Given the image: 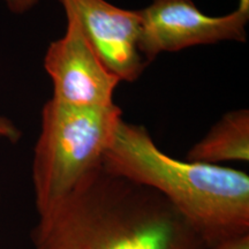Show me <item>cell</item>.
<instances>
[{
  "mask_svg": "<svg viewBox=\"0 0 249 249\" xmlns=\"http://www.w3.org/2000/svg\"><path fill=\"white\" fill-rule=\"evenodd\" d=\"M38 216L35 249H208L160 193L103 166Z\"/></svg>",
  "mask_w": 249,
  "mask_h": 249,
  "instance_id": "cell-1",
  "label": "cell"
},
{
  "mask_svg": "<svg viewBox=\"0 0 249 249\" xmlns=\"http://www.w3.org/2000/svg\"><path fill=\"white\" fill-rule=\"evenodd\" d=\"M102 166L160 193L208 249L249 233L248 174L224 165L176 160L156 145L144 126L121 119Z\"/></svg>",
  "mask_w": 249,
  "mask_h": 249,
  "instance_id": "cell-2",
  "label": "cell"
},
{
  "mask_svg": "<svg viewBox=\"0 0 249 249\" xmlns=\"http://www.w3.org/2000/svg\"><path fill=\"white\" fill-rule=\"evenodd\" d=\"M123 111L118 105L82 107L51 98L42 110L33 160L37 213L61 201L81 180L102 166Z\"/></svg>",
  "mask_w": 249,
  "mask_h": 249,
  "instance_id": "cell-3",
  "label": "cell"
},
{
  "mask_svg": "<svg viewBox=\"0 0 249 249\" xmlns=\"http://www.w3.org/2000/svg\"><path fill=\"white\" fill-rule=\"evenodd\" d=\"M141 33L139 49L147 64L163 52H177L196 45L223 40L244 43L249 15L234 11L210 17L192 0H154L140 11Z\"/></svg>",
  "mask_w": 249,
  "mask_h": 249,
  "instance_id": "cell-4",
  "label": "cell"
},
{
  "mask_svg": "<svg viewBox=\"0 0 249 249\" xmlns=\"http://www.w3.org/2000/svg\"><path fill=\"white\" fill-rule=\"evenodd\" d=\"M65 35L50 43L44 68L53 86L54 101L82 107L116 104L114 91L121 81L105 66L77 21L66 14Z\"/></svg>",
  "mask_w": 249,
  "mask_h": 249,
  "instance_id": "cell-5",
  "label": "cell"
},
{
  "mask_svg": "<svg viewBox=\"0 0 249 249\" xmlns=\"http://www.w3.org/2000/svg\"><path fill=\"white\" fill-rule=\"evenodd\" d=\"M73 17L99 59L120 81L134 82L147 62L139 49L140 11H128L105 0H60Z\"/></svg>",
  "mask_w": 249,
  "mask_h": 249,
  "instance_id": "cell-6",
  "label": "cell"
},
{
  "mask_svg": "<svg viewBox=\"0 0 249 249\" xmlns=\"http://www.w3.org/2000/svg\"><path fill=\"white\" fill-rule=\"evenodd\" d=\"M186 160L222 165L249 160V112L231 111L214 124L200 142L193 145Z\"/></svg>",
  "mask_w": 249,
  "mask_h": 249,
  "instance_id": "cell-7",
  "label": "cell"
},
{
  "mask_svg": "<svg viewBox=\"0 0 249 249\" xmlns=\"http://www.w3.org/2000/svg\"><path fill=\"white\" fill-rule=\"evenodd\" d=\"M21 138V132L18 127L6 117L0 116V139H6L11 142H17Z\"/></svg>",
  "mask_w": 249,
  "mask_h": 249,
  "instance_id": "cell-8",
  "label": "cell"
},
{
  "mask_svg": "<svg viewBox=\"0 0 249 249\" xmlns=\"http://www.w3.org/2000/svg\"><path fill=\"white\" fill-rule=\"evenodd\" d=\"M210 249H249V233L235 236Z\"/></svg>",
  "mask_w": 249,
  "mask_h": 249,
  "instance_id": "cell-9",
  "label": "cell"
},
{
  "mask_svg": "<svg viewBox=\"0 0 249 249\" xmlns=\"http://www.w3.org/2000/svg\"><path fill=\"white\" fill-rule=\"evenodd\" d=\"M39 0H5L6 5L15 14H22L37 5Z\"/></svg>",
  "mask_w": 249,
  "mask_h": 249,
  "instance_id": "cell-10",
  "label": "cell"
},
{
  "mask_svg": "<svg viewBox=\"0 0 249 249\" xmlns=\"http://www.w3.org/2000/svg\"><path fill=\"white\" fill-rule=\"evenodd\" d=\"M236 11L249 15V0H239V6Z\"/></svg>",
  "mask_w": 249,
  "mask_h": 249,
  "instance_id": "cell-11",
  "label": "cell"
}]
</instances>
